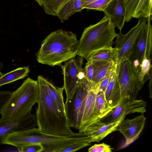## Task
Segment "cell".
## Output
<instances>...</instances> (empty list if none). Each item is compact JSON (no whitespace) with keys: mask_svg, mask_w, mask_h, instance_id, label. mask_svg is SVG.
Instances as JSON below:
<instances>
[{"mask_svg":"<svg viewBox=\"0 0 152 152\" xmlns=\"http://www.w3.org/2000/svg\"><path fill=\"white\" fill-rule=\"evenodd\" d=\"M116 64L115 67L102 80L97 84L98 91L102 92L104 93L111 78L116 69Z\"/></svg>","mask_w":152,"mask_h":152,"instance_id":"31","label":"cell"},{"mask_svg":"<svg viewBox=\"0 0 152 152\" xmlns=\"http://www.w3.org/2000/svg\"><path fill=\"white\" fill-rule=\"evenodd\" d=\"M18 151L22 152H43L45 148L40 143H33L28 145L18 148Z\"/></svg>","mask_w":152,"mask_h":152,"instance_id":"29","label":"cell"},{"mask_svg":"<svg viewBox=\"0 0 152 152\" xmlns=\"http://www.w3.org/2000/svg\"><path fill=\"white\" fill-rule=\"evenodd\" d=\"M97 84L85 91L77 117V129L79 132H82L87 126L100 119L96 116L94 110L98 91Z\"/></svg>","mask_w":152,"mask_h":152,"instance_id":"10","label":"cell"},{"mask_svg":"<svg viewBox=\"0 0 152 152\" xmlns=\"http://www.w3.org/2000/svg\"><path fill=\"white\" fill-rule=\"evenodd\" d=\"M37 126L35 115L17 120L6 121L0 119V144L3 138L9 133L14 131L35 127Z\"/></svg>","mask_w":152,"mask_h":152,"instance_id":"15","label":"cell"},{"mask_svg":"<svg viewBox=\"0 0 152 152\" xmlns=\"http://www.w3.org/2000/svg\"><path fill=\"white\" fill-rule=\"evenodd\" d=\"M151 59H148L145 56L140 65V70L138 74V79L143 84L150 78V72L152 66Z\"/></svg>","mask_w":152,"mask_h":152,"instance_id":"26","label":"cell"},{"mask_svg":"<svg viewBox=\"0 0 152 152\" xmlns=\"http://www.w3.org/2000/svg\"><path fill=\"white\" fill-rule=\"evenodd\" d=\"M87 61V62L86 63L84 69L85 77L88 81L92 85L91 82L93 75L94 65L90 61Z\"/></svg>","mask_w":152,"mask_h":152,"instance_id":"33","label":"cell"},{"mask_svg":"<svg viewBox=\"0 0 152 152\" xmlns=\"http://www.w3.org/2000/svg\"><path fill=\"white\" fill-rule=\"evenodd\" d=\"M2 66H3V65H2V63H1V62L0 61V68H2Z\"/></svg>","mask_w":152,"mask_h":152,"instance_id":"37","label":"cell"},{"mask_svg":"<svg viewBox=\"0 0 152 152\" xmlns=\"http://www.w3.org/2000/svg\"><path fill=\"white\" fill-rule=\"evenodd\" d=\"M30 72L28 67H20L5 74L0 78V86L23 79L27 76Z\"/></svg>","mask_w":152,"mask_h":152,"instance_id":"22","label":"cell"},{"mask_svg":"<svg viewBox=\"0 0 152 152\" xmlns=\"http://www.w3.org/2000/svg\"><path fill=\"white\" fill-rule=\"evenodd\" d=\"M82 80L74 92L64 103L66 114L70 127L77 129L78 115L86 89L83 86Z\"/></svg>","mask_w":152,"mask_h":152,"instance_id":"12","label":"cell"},{"mask_svg":"<svg viewBox=\"0 0 152 152\" xmlns=\"http://www.w3.org/2000/svg\"><path fill=\"white\" fill-rule=\"evenodd\" d=\"M151 70L150 72V82L149 84V88L150 91V97L152 98V73Z\"/></svg>","mask_w":152,"mask_h":152,"instance_id":"35","label":"cell"},{"mask_svg":"<svg viewBox=\"0 0 152 152\" xmlns=\"http://www.w3.org/2000/svg\"><path fill=\"white\" fill-rule=\"evenodd\" d=\"M116 72V69L104 93L106 100L110 106L113 108L118 106L121 102L120 91L115 80Z\"/></svg>","mask_w":152,"mask_h":152,"instance_id":"19","label":"cell"},{"mask_svg":"<svg viewBox=\"0 0 152 152\" xmlns=\"http://www.w3.org/2000/svg\"><path fill=\"white\" fill-rule=\"evenodd\" d=\"M147 21L138 37L129 59L136 66L140 65L145 56L151 59L152 49L151 17Z\"/></svg>","mask_w":152,"mask_h":152,"instance_id":"8","label":"cell"},{"mask_svg":"<svg viewBox=\"0 0 152 152\" xmlns=\"http://www.w3.org/2000/svg\"><path fill=\"white\" fill-rule=\"evenodd\" d=\"M43 77L41 75L37 77L39 96L35 115L38 128L42 132L56 136L75 134L76 133L71 130L67 119L60 115L48 95Z\"/></svg>","mask_w":152,"mask_h":152,"instance_id":"3","label":"cell"},{"mask_svg":"<svg viewBox=\"0 0 152 152\" xmlns=\"http://www.w3.org/2000/svg\"><path fill=\"white\" fill-rule=\"evenodd\" d=\"M92 64L94 65V72L91 83L94 86L102 80L115 67L116 64V63L113 61L97 64Z\"/></svg>","mask_w":152,"mask_h":152,"instance_id":"21","label":"cell"},{"mask_svg":"<svg viewBox=\"0 0 152 152\" xmlns=\"http://www.w3.org/2000/svg\"><path fill=\"white\" fill-rule=\"evenodd\" d=\"M116 27L110 18L105 15L98 22L85 28L78 41L77 55L87 60L94 52L112 47L113 40L118 34Z\"/></svg>","mask_w":152,"mask_h":152,"instance_id":"5","label":"cell"},{"mask_svg":"<svg viewBox=\"0 0 152 152\" xmlns=\"http://www.w3.org/2000/svg\"><path fill=\"white\" fill-rule=\"evenodd\" d=\"M125 117L123 116L117 121L109 123L99 120L87 126L82 132L90 138L92 142H99L109 134L117 131L119 125Z\"/></svg>","mask_w":152,"mask_h":152,"instance_id":"14","label":"cell"},{"mask_svg":"<svg viewBox=\"0 0 152 152\" xmlns=\"http://www.w3.org/2000/svg\"><path fill=\"white\" fill-rule=\"evenodd\" d=\"M147 105V102L142 99L126 100L113 108L100 120L105 123H109L117 121L128 114L139 113L143 114L146 111Z\"/></svg>","mask_w":152,"mask_h":152,"instance_id":"11","label":"cell"},{"mask_svg":"<svg viewBox=\"0 0 152 152\" xmlns=\"http://www.w3.org/2000/svg\"><path fill=\"white\" fill-rule=\"evenodd\" d=\"M140 70L126 57L122 58L116 63L115 79L120 92L121 103L136 99L144 85L138 79Z\"/></svg>","mask_w":152,"mask_h":152,"instance_id":"6","label":"cell"},{"mask_svg":"<svg viewBox=\"0 0 152 152\" xmlns=\"http://www.w3.org/2000/svg\"><path fill=\"white\" fill-rule=\"evenodd\" d=\"M140 0H124L125 10V19L126 22L133 18V15Z\"/></svg>","mask_w":152,"mask_h":152,"instance_id":"27","label":"cell"},{"mask_svg":"<svg viewBox=\"0 0 152 152\" xmlns=\"http://www.w3.org/2000/svg\"><path fill=\"white\" fill-rule=\"evenodd\" d=\"M83 141L92 143L91 139L83 132L71 136H58L44 132L34 127L9 133L2 139V144L18 148L30 144L40 143L45 148L43 152H60L69 146Z\"/></svg>","mask_w":152,"mask_h":152,"instance_id":"1","label":"cell"},{"mask_svg":"<svg viewBox=\"0 0 152 152\" xmlns=\"http://www.w3.org/2000/svg\"><path fill=\"white\" fill-rule=\"evenodd\" d=\"M3 75V74L1 72L0 70V78Z\"/></svg>","mask_w":152,"mask_h":152,"instance_id":"38","label":"cell"},{"mask_svg":"<svg viewBox=\"0 0 152 152\" xmlns=\"http://www.w3.org/2000/svg\"><path fill=\"white\" fill-rule=\"evenodd\" d=\"M91 143L88 141L79 142L74 143L61 150L60 152H74L88 146Z\"/></svg>","mask_w":152,"mask_h":152,"instance_id":"30","label":"cell"},{"mask_svg":"<svg viewBox=\"0 0 152 152\" xmlns=\"http://www.w3.org/2000/svg\"><path fill=\"white\" fill-rule=\"evenodd\" d=\"M83 9L81 0H70L60 9L56 16L63 23L75 13L81 12Z\"/></svg>","mask_w":152,"mask_h":152,"instance_id":"20","label":"cell"},{"mask_svg":"<svg viewBox=\"0 0 152 152\" xmlns=\"http://www.w3.org/2000/svg\"><path fill=\"white\" fill-rule=\"evenodd\" d=\"M113 108L110 106L106 100L104 93L98 91L94 109L96 116L101 119L107 115Z\"/></svg>","mask_w":152,"mask_h":152,"instance_id":"23","label":"cell"},{"mask_svg":"<svg viewBox=\"0 0 152 152\" xmlns=\"http://www.w3.org/2000/svg\"><path fill=\"white\" fill-rule=\"evenodd\" d=\"M103 12L110 18L119 31L121 30L126 21L124 0H113Z\"/></svg>","mask_w":152,"mask_h":152,"instance_id":"16","label":"cell"},{"mask_svg":"<svg viewBox=\"0 0 152 152\" xmlns=\"http://www.w3.org/2000/svg\"><path fill=\"white\" fill-rule=\"evenodd\" d=\"M39 96L38 81L29 77L12 92L4 104L0 114L1 120L12 121L29 116L33 106L37 102Z\"/></svg>","mask_w":152,"mask_h":152,"instance_id":"4","label":"cell"},{"mask_svg":"<svg viewBox=\"0 0 152 152\" xmlns=\"http://www.w3.org/2000/svg\"><path fill=\"white\" fill-rule=\"evenodd\" d=\"M43 79L48 94L57 110L62 117L67 119L63 96V91L64 90V86L61 87L56 86L44 77Z\"/></svg>","mask_w":152,"mask_h":152,"instance_id":"17","label":"cell"},{"mask_svg":"<svg viewBox=\"0 0 152 152\" xmlns=\"http://www.w3.org/2000/svg\"><path fill=\"white\" fill-rule=\"evenodd\" d=\"M96 0H81L83 7H84L87 4Z\"/></svg>","mask_w":152,"mask_h":152,"instance_id":"36","label":"cell"},{"mask_svg":"<svg viewBox=\"0 0 152 152\" xmlns=\"http://www.w3.org/2000/svg\"><path fill=\"white\" fill-rule=\"evenodd\" d=\"M147 20V18H139L137 24L126 34H123L121 30L119 31L113 43L117 52V63L124 57L129 58L136 40Z\"/></svg>","mask_w":152,"mask_h":152,"instance_id":"9","label":"cell"},{"mask_svg":"<svg viewBox=\"0 0 152 152\" xmlns=\"http://www.w3.org/2000/svg\"><path fill=\"white\" fill-rule=\"evenodd\" d=\"M83 58L77 55L65 62L61 66L64 76V87L66 95V99L73 94L80 81L85 77L82 68Z\"/></svg>","mask_w":152,"mask_h":152,"instance_id":"7","label":"cell"},{"mask_svg":"<svg viewBox=\"0 0 152 152\" xmlns=\"http://www.w3.org/2000/svg\"><path fill=\"white\" fill-rule=\"evenodd\" d=\"M145 120V117L142 114L132 119H124L121 122L117 130L124 137L126 145L137 139L143 129Z\"/></svg>","mask_w":152,"mask_h":152,"instance_id":"13","label":"cell"},{"mask_svg":"<svg viewBox=\"0 0 152 152\" xmlns=\"http://www.w3.org/2000/svg\"><path fill=\"white\" fill-rule=\"evenodd\" d=\"M113 0H96L86 6L84 9L103 12L108 5Z\"/></svg>","mask_w":152,"mask_h":152,"instance_id":"28","label":"cell"},{"mask_svg":"<svg viewBox=\"0 0 152 152\" xmlns=\"http://www.w3.org/2000/svg\"><path fill=\"white\" fill-rule=\"evenodd\" d=\"M152 0H140L133 18H147L152 15Z\"/></svg>","mask_w":152,"mask_h":152,"instance_id":"25","label":"cell"},{"mask_svg":"<svg viewBox=\"0 0 152 152\" xmlns=\"http://www.w3.org/2000/svg\"><path fill=\"white\" fill-rule=\"evenodd\" d=\"M12 92L0 91V113L4 104L10 96Z\"/></svg>","mask_w":152,"mask_h":152,"instance_id":"34","label":"cell"},{"mask_svg":"<svg viewBox=\"0 0 152 152\" xmlns=\"http://www.w3.org/2000/svg\"><path fill=\"white\" fill-rule=\"evenodd\" d=\"M78 41L75 34L62 29L52 32L43 41L37 54L38 62L59 65L77 55Z\"/></svg>","mask_w":152,"mask_h":152,"instance_id":"2","label":"cell"},{"mask_svg":"<svg viewBox=\"0 0 152 152\" xmlns=\"http://www.w3.org/2000/svg\"><path fill=\"white\" fill-rule=\"evenodd\" d=\"M113 148L109 145L104 143L95 144L88 149L89 152H111Z\"/></svg>","mask_w":152,"mask_h":152,"instance_id":"32","label":"cell"},{"mask_svg":"<svg viewBox=\"0 0 152 152\" xmlns=\"http://www.w3.org/2000/svg\"><path fill=\"white\" fill-rule=\"evenodd\" d=\"M118 53L115 48L112 47L102 49L92 53L87 60L97 64L110 61L117 63Z\"/></svg>","mask_w":152,"mask_h":152,"instance_id":"18","label":"cell"},{"mask_svg":"<svg viewBox=\"0 0 152 152\" xmlns=\"http://www.w3.org/2000/svg\"><path fill=\"white\" fill-rule=\"evenodd\" d=\"M49 15L56 16L60 9L70 0H35Z\"/></svg>","mask_w":152,"mask_h":152,"instance_id":"24","label":"cell"}]
</instances>
